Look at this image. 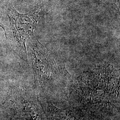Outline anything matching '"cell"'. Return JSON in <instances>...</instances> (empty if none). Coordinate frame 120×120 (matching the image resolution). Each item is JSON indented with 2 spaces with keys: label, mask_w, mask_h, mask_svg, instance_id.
I'll return each instance as SVG.
<instances>
[{
  "label": "cell",
  "mask_w": 120,
  "mask_h": 120,
  "mask_svg": "<svg viewBox=\"0 0 120 120\" xmlns=\"http://www.w3.org/2000/svg\"><path fill=\"white\" fill-rule=\"evenodd\" d=\"M10 17L12 18L13 35L20 50L26 56V41L33 32L37 23V13L21 14L13 8Z\"/></svg>",
  "instance_id": "6da1fadb"
},
{
  "label": "cell",
  "mask_w": 120,
  "mask_h": 120,
  "mask_svg": "<svg viewBox=\"0 0 120 120\" xmlns=\"http://www.w3.org/2000/svg\"><path fill=\"white\" fill-rule=\"evenodd\" d=\"M113 0L115 4H116L117 7L118 8V6H119V0Z\"/></svg>",
  "instance_id": "7a4b0ae2"
}]
</instances>
